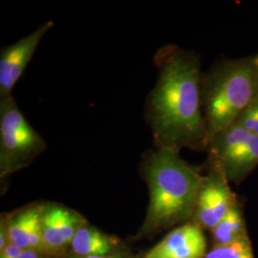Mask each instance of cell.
<instances>
[{"label": "cell", "mask_w": 258, "mask_h": 258, "mask_svg": "<svg viewBox=\"0 0 258 258\" xmlns=\"http://www.w3.org/2000/svg\"><path fill=\"white\" fill-rule=\"evenodd\" d=\"M234 123L258 136V96L240 114Z\"/></svg>", "instance_id": "cell-14"}, {"label": "cell", "mask_w": 258, "mask_h": 258, "mask_svg": "<svg viewBox=\"0 0 258 258\" xmlns=\"http://www.w3.org/2000/svg\"><path fill=\"white\" fill-rule=\"evenodd\" d=\"M252 59H253V63L255 65V67H256L258 71V55L252 56Z\"/></svg>", "instance_id": "cell-18"}, {"label": "cell", "mask_w": 258, "mask_h": 258, "mask_svg": "<svg viewBox=\"0 0 258 258\" xmlns=\"http://www.w3.org/2000/svg\"><path fill=\"white\" fill-rule=\"evenodd\" d=\"M19 258H40L39 252H37L34 249H24L22 253L19 255Z\"/></svg>", "instance_id": "cell-16"}, {"label": "cell", "mask_w": 258, "mask_h": 258, "mask_svg": "<svg viewBox=\"0 0 258 258\" xmlns=\"http://www.w3.org/2000/svg\"><path fill=\"white\" fill-rule=\"evenodd\" d=\"M156 83L145 107L154 148L207 150L209 133L201 102V57L168 44L157 50Z\"/></svg>", "instance_id": "cell-1"}, {"label": "cell", "mask_w": 258, "mask_h": 258, "mask_svg": "<svg viewBox=\"0 0 258 258\" xmlns=\"http://www.w3.org/2000/svg\"><path fill=\"white\" fill-rule=\"evenodd\" d=\"M242 216L236 205L212 230L217 246H224L242 238Z\"/></svg>", "instance_id": "cell-12"}, {"label": "cell", "mask_w": 258, "mask_h": 258, "mask_svg": "<svg viewBox=\"0 0 258 258\" xmlns=\"http://www.w3.org/2000/svg\"><path fill=\"white\" fill-rule=\"evenodd\" d=\"M149 204L146 229L156 230L184 220L195 212L204 176L201 167L166 148L150 149L144 157Z\"/></svg>", "instance_id": "cell-2"}, {"label": "cell", "mask_w": 258, "mask_h": 258, "mask_svg": "<svg viewBox=\"0 0 258 258\" xmlns=\"http://www.w3.org/2000/svg\"><path fill=\"white\" fill-rule=\"evenodd\" d=\"M207 151L228 180H241L258 166V136L233 123L209 141Z\"/></svg>", "instance_id": "cell-5"}, {"label": "cell", "mask_w": 258, "mask_h": 258, "mask_svg": "<svg viewBox=\"0 0 258 258\" xmlns=\"http://www.w3.org/2000/svg\"><path fill=\"white\" fill-rule=\"evenodd\" d=\"M61 206L55 204L41 205L40 225L46 252H57L67 245L60 225Z\"/></svg>", "instance_id": "cell-9"}, {"label": "cell", "mask_w": 258, "mask_h": 258, "mask_svg": "<svg viewBox=\"0 0 258 258\" xmlns=\"http://www.w3.org/2000/svg\"><path fill=\"white\" fill-rule=\"evenodd\" d=\"M46 142L29 123L15 98L0 101V172L7 175L29 166L46 150Z\"/></svg>", "instance_id": "cell-4"}, {"label": "cell", "mask_w": 258, "mask_h": 258, "mask_svg": "<svg viewBox=\"0 0 258 258\" xmlns=\"http://www.w3.org/2000/svg\"><path fill=\"white\" fill-rule=\"evenodd\" d=\"M212 167L210 174L203 177L194 214L202 226L213 230L235 202L224 172L217 166Z\"/></svg>", "instance_id": "cell-7"}, {"label": "cell", "mask_w": 258, "mask_h": 258, "mask_svg": "<svg viewBox=\"0 0 258 258\" xmlns=\"http://www.w3.org/2000/svg\"><path fill=\"white\" fill-rule=\"evenodd\" d=\"M77 258H120V256H109V255H94V256H84V257H80L78 256Z\"/></svg>", "instance_id": "cell-17"}, {"label": "cell", "mask_w": 258, "mask_h": 258, "mask_svg": "<svg viewBox=\"0 0 258 258\" xmlns=\"http://www.w3.org/2000/svg\"><path fill=\"white\" fill-rule=\"evenodd\" d=\"M40 210L41 205L35 204L20 210L10 218L6 227L9 243L21 249H30L29 234L31 226Z\"/></svg>", "instance_id": "cell-11"}, {"label": "cell", "mask_w": 258, "mask_h": 258, "mask_svg": "<svg viewBox=\"0 0 258 258\" xmlns=\"http://www.w3.org/2000/svg\"><path fill=\"white\" fill-rule=\"evenodd\" d=\"M53 27L54 21H46L16 43L1 49L0 101L13 96L12 93L15 85L27 68L40 41Z\"/></svg>", "instance_id": "cell-6"}, {"label": "cell", "mask_w": 258, "mask_h": 258, "mask_svg": "<svg viewBox=\"0 0 258 258\" xmlns=\"http://www.w3.org/2000/svg\"><path fill=\"white\" fill-rule=\"evenodd\" d=\"M70 245L80 257L107 255L112 249V242L109 238L93 228L82 225L76 231Z\"/></svg>", "instance_id": "cell-10"}, {"label": "cell", "mask_w": 258, "mask_h": 258, "mask_svg": "<svg viewBox=\"0 0 258 258\" xmlns=\"http://www.w3.org/2000/svg\"><path fill=\"white\" fill-rule=\"evenodd\" d=\"M205 258H253L249 242L240 238L224 246H216Z\"/></svg>", "instance_id": "cell-13"}, {"label": "cell", "mask_w": 258, "mask_h": 258, "mask_svg": "<svg viewBox=\"0 0 258 258\" xmlns=\"http://www.w3.org/2000/svg\"><path fill=\"white\" fill-rule=\"evenodd\" d=\"M258 96V71L252 56L225 58L202 74L201 102L209 141L238 119Z\"/></svg>", "instance_id": "cell-3"}, {"label": "cell", "mask_w": 258, "mask_h": 258, "mask_svg": "<svg viewBox=\"0 0 258 258\" xmlns=\"http://www.w3.org/2000/svg\"><path fill=\"white\" fill-rule=\"evenodd\" d=\"M206 249V238L200 227L187 223L170 231L143 258H203Z\"/></svg>", "instance_id": "cell-8"}, {"label": "cell", "mask_w": 258, "mask_h": 258, "mask_svg": "<svg viewBox=\"0 0 258 258\" xmlns=\"http://www.w3.org/2000/svg\"><path fill=\"white\" fill-rule=\"evenodd\" d=\"M23 250L24 249L9 243L5 249L1 250L0 258H19Z\"/></svg>", "instance_id": "cell-15"}]
</instances>
